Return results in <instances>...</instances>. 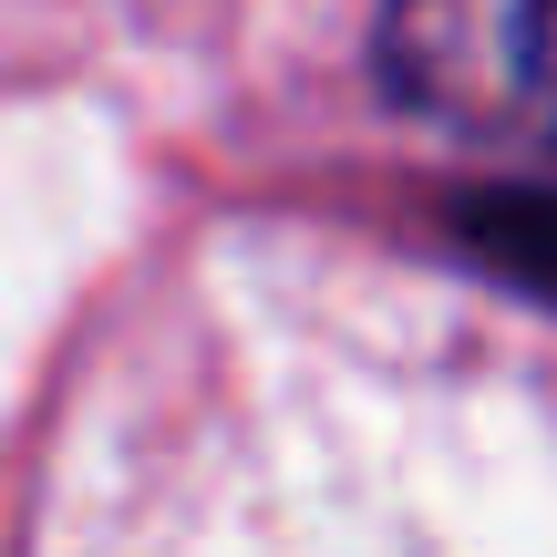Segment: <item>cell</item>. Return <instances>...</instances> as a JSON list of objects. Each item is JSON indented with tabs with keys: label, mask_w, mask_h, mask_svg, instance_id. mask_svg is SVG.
Wrapping results in <instances>:
<instances>
[{
	"label": "cell",
	"mask_w": 557,
	"mask_h": 557,
	"mask_svg": "<svg viewBox=\"0 0 557 557\" xmlns=\"http://www.w3.org/2000/svg\"><path fill=\"white\" fill-rule=\"evenodd\" d=\"M382 94L465 145L557 156V0H382Z\"/></svg>",
	"instance_id": "obj_1"
}]
</instances>
